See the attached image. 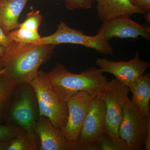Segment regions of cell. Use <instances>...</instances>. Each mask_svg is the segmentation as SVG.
Segmentation results:
<instances>
[{
    "label": "cell",
    "instance_id": "1",
    "mask_svg": "<svg viewBox=\"0 0 150 150\" xmlns=\"http://www.w3.org/2000/svg\"><path fill=\"white\" fill-rule=\"evenodd\" d=\"M55 46L13 41L1 57L6 73L18 85L29 84L37 76L41 65L51 58Z\"/></svg>",
    "mask_w": 150,
    "mask_h": 150
},
{
    "label": "cell",
    "instance_id": "2",
    "mask_svg": "<svg viewBox=\"0 0 150 150\" xmlns=\"http://www.w3.org/2000/svg\"><path fill=\"white\" fill-rule=\"evenodd\" d=\"M47 79L53 88L67 102L76 93L85 91L99 97L108 81L99 68L91 67L79 74L69 71L64 65L57 63L49 72Z\"/></svg>",
    "mask_w": 150,
    "mask_h": 150
},
{
    "label": "cell",
    "instance_id": "3",
    "mask_svg": "<svg viewBox=\"0 0 150 150\" xmlns=\"http://www.w3.org/2000/svg\"><path fill=\"white\" fill-rule=\"evenodd\" d=\"M29 84L35 93L39 116L48 118L54 127L60 131L64 127L68 119L67 102L58 95L47 79L46 73L42 70L38 71Z\"/></svg>",
    "mask_w": 150,
    "mask_h": 150
},
{
    "label": "cell",
    "instance_id": "4",
    "mask_svg": "<svg viewBox=\"0 0 150 150\" xmlns=\"http://www.w3.org/2000/svg\"><path fill=\"white\" fill-rule=\"evenodd\" d=\"M129 87L115 78L108 82L99 97L106 106L105 133L118 139V129L123 118L124 107L130 100Z\"/></svg>",
    "mask_w": 150,
    "mask_h": 150
},
{
    "label": "cell",
    "instance_id": "5",
    "mask_svg": "<svg viewBox=\"0 0 150 150\" xmlns=\"http://www.w3.org/2000/svg\"><path fill=\"white\" fill-rule=\"evenodd\" d=\"M150 128V118L130 99L124 107L123 119L118 129L119 138L126 143L129 150H142Z\"/></svg>",
    "mask_w": 150,
    "mask_h": 150
},
{
    "label": "cell",
    "instance_id": "6",
    "mask_svg": "<svg viewBox=\"0 0 150 150\" xmlns=\"http://www.w3.org/2000/svg\"><path fill=\"white\" fill-rule=\"evenodd\" d=\"M106 106L100 97L94 101L72 150H100V141L105 131Z\"/></svg>",
    "mask_w": 150,
    "mask_h": 150
},
{
    "label": "cell",
    "instance_id": "7",
    "mask_svg": "<svg viewBox=\"0 0 150 150\" xmlns=\"http://www.w3.org/2000/svg\"><path fill=\"white\" fill-rule=\"evenodd\" d=\"M63 43L77 44L91 48L105 55H113V49L108 41L99 35H86L80 30L71 28L65 22L60 21L56 32L52 35L41 37L32 45H59Z\"/></svg>",
    "mask_w": 150,
    "mask_h": 150
},
{
    "label": "cell",
    "instance_id": "8",
    "mask_svg": "<svg viewBox=\"0 0 150 150\" xmlns=\"http://www.w3.org/2000/svg\"><path fill=\"white\" fill-rule=\"evenodd\" d=\"M21 85V87L18 89V86L17 87L8 112L11 119L35 141L34 130L36 121L35 93L30 84Z\"/></svg>",
    "mask_w": 150,
    "mask_h": 150
},
{
    "label": "cell",
    "instance_id": "9",
    "mask_svg": "<svg viewBox=\"0 0 150 150\" xmlns=\"http://www.w3.org/2000/svg\"><path fill=\"white\" fill-rule=\"evenodd\" d=\"M97 97L85 91L76 93L67 100L68 114L66 125L60 131L68 141L75 143Z\"/></svg>",
    "mask_w": 150,
    "mask_h": 150
},
{
    "label": "cell",
    "instance_id": "10",
    "mask_svg": "<svg viewBox=\"0 0 150 150\" xmlns=\"http://www.w3.org/2000/svg\"><path fill=\"white\" fill-rule=\"evenodd\" d=\"M95 63L102 72L110 73L128 86L144 75L150 67V62L141 60L139 51L136 52L133 59L128 62H115L98 58Z\"/></svg>",
    "mask_w": 150,
    "mask_h": 150
},
{
    "label": "cell",
    "instance_id": "11",
    "mask_svg": "<svg viewBox=\"0 0 150 150\" xmlns=\"http://www.w3.org/2000/svg\"><path fill=\"white\" fill-rule=\"evenodd\" d=\"M96 35L108 42L116 38L135 39L140 36L150 40V28L139 24L129 16H121L103 23Z\"/></svg>",
    "mask_w": 150,
    "mask_h": 150
},
{
    "label": "cell",
    "instance_id": "12",
    "mask_svg": "<svg viewBox=\"0 0 150 150\" xmlns=\"http://www.w3.org/2000/svg\"><path fill=\"white\" fill-rule=\"evenodd\" d=\"M34 130L40 140L39 150H72L73 143L68 141L46 117L39 116Z\"/></svg>",
    "mask_w": 150,
    "mask_h": 150
},
{
    "label": "cell",
    "instance_id": "13",
    "mask_svg": "<svg viewBox=\"0 0 150 150\" xmlns=\"http://www.w3.org/2000/svg\"><path fill=\"white\" fill-rule=\"evenodd\" d=\"M100 20L102 22L118 17L147 13L133 5L130 0H95Z\"/></svg>",
    "mask_w": 150,
    "mask_h": 150
},
{
    "label": "cell",
    "instance_id": "14",
    "mask_svg": "<svg viewBox=\"0 0 150 150\" xmlns=\"http://www.w3.org/2000/svg\"><path fill=\"white\" fill-rule=\"evenodd\" d=\"M29 0H0V25L6 34L18 28V19Z\"/></svg>",
    "mask_w": 150,
    "mask_h": 150
},
{
    "label": "cell",
    "instance_id": "15",
    "mask_svg": "<svg viewBox=\"0 0 150 150\" xmlns=\"http://www.w3.org/2000/svg\"><path fill=\"white\" fill-rule=\"evenodd\" d=\"M132 100L146 117L150 118V74L145 73L129 86Z\"/></svg>",
    "mask_w": 150,
    "mask_h": 150
},
{
    "label": "cell",
    "instance_id": "16",
    "mask_svg": "<svg viewBox=\"0 0 150 150\" xmlns=\"http://www.w3.org/2000/svg\"><path fill=\"white\" fill-rule=\"evenodd\" d=\"M18 85L6 71L0 76V121L7 116L12 100Z\"/></svg>",
    "mask_w": 150,
    "mask_h": 150
},
{
    "label": "cell",
    "instance_id": "17",
    "mask_svg": "<svg viewBox=\"0 0 150 150\" xmlns=\"http://www.w3.org/2000/svg\"><path fill=\"white\" fill-rule=\"evenodd\" d=\"M36 142L23 131L13 139L9 141L6 150H34L38 149Z\"/></svg>",
    "mask_w": 150,
    "mask_h": 150
},
{
    "label": "cell",
    "instance_id": "18",
    "mask_svg": "<svg viewBox=\"0 0 150 150\" xmlns=\"http://www.w3.org/2000/svg\"><path fill=\"white\" fill-rule=\"evenodd\" d=\"M7 35L12 41L26 44H34L41 38L38 32L20 28L12 30Z\"/></svg>",
    "mask_w": 150,
    "mask_h": 150
},
{
    "label": "cell",
    "instance_id": "19",
    "mask_svg": "<svg viewBox=\"0 0 150 150\" xmlns=\"http://www.w3.org/2000/svg\"><path fill=\"white\" fill-rule=\"evenodd\" d=\"M100 150H129L125 142L120 138H112L105 133L100 141Z\"/></svg>",
    "mask_w": 150,
    "mask_h": 150
},
{
    "label": "cell",
    "instance_id": "20",
    "mask_svg": "<svg viewBox=\"0 0 150 150\" xmlns=\"http://www.w3.org/2000/svg\"><path fill=\"white\" fill-rule=\"evenodd\" d=\"M42 21V16L40 11L31 8V11L27 14L24 21L19 23V28L38 32Z\"/></svg>",
    "mask_w": 150,
    "mask_h": 150
},
{
    "label": "cell",
    "instance_id": "21",
    "mask_svg": "<svg viewBox=\"0 0 150 150\" xmlns=\"http://www.w3.org/2000/svg\"><path fill=\"white\" fill-rule=\"evenodd\" d=\"M24 131L17 126L4 125L0 123V142H8Z\"/></svg>",
    "mask_w": 150,
    "mask_h": 150
},
{
    "label": "cell",
    "instance_id": "22",
    "mask_svg": "<svg viewBox=\"0 0 150 150\" xmlns=\"http://www.w3.org/2000/svg\"><path fill=\"white\" fill-rule=\"evenodd\" d=\"M95 0H64L67 9L73 11L79 9H88L92 6Z\"/></svg>",
    "mask_w": 150,
    "mask_h": 150
},
{
    "label": "cell",
    "instance_id": "23",
    "mask_svg": "<svg viewBox=\"0 0 150 150\" xmlns=\"http://www.w3.org/2000/svg\"><path fill=\"white\" fill-rule=\"evenodd\" d=\"M133 5L144 11L150 12V0H130Z\"/></svg>",
    "mask_w": 150,
    "mask_h": 150
},
{
    "label": "cell",
    "instance_id": "24",
    "mask_svg": "<svg viewBox=\"0 0 150 150\" xmlns=\"http://www.w3.org/2000/svg\"><path fill=\"white\" fill-rule=\"evenodd\" d=\"M12 42L0 25V46L7 48Z\"/></svg>",
    "mask_w": 150,
    "mask_h": 150
},
{
    "label": "cell",
    "instance_id": "25",
    "mask_svg": "<svg viewBox=\"0 0 150 150\" xmlns=\"http://www.w3.org/2000/svg\"><path fill=\"white\" fill-rule=\"evenodd\" d=\"M144 148L146 150H150V128L148 131L147 135L146 137Z\"/></svg>",
    "mask_w": 150,
    "mask_h": 150
},
{
    "label": "cell",
    "instance_id": "26",
    "mask_svg": "<svg viewBox=\"0 0 150 150\" xmlns=\"http://www.w3.org/2000/svg\"><path fill=\"white\" fill-rule=\"evenodd\" d=\"M5 72L4 64L1 58H0V76Z\"/></svg>",
    "mask_w": 150,
    "mask_h": 150
},
{
    "label": "cell",
    "instance_id": "27",
    "mask_svg": "<svg viewBox=\"0 0 150 150\" xmlns=\"http://www.w3.org/2000/svg\"><path fill=\"white\" fill-rule=\"evenodd\" d=\"M8 142H0V150H6Z\"/></svg>",
    "mask_w": 150,
    "mask_h": 150
},
{
    "label": "cell",
    "instance_id": "28",
    "mask_svg": "<svg viewBox=\"0 0 150 150\" xmlns=\"http://www.w3.org/2000/svg\"><path fill=\"white\" fill-rule=\"evenodd\" d=\"M7 51V48L4 46H0V58L4 56Z\"/></svg>",
    "mask_w": 150,
    "mask_h": 150
},
{
    "label": "cell",
    "instance_id": "29",
    "mask_svg": "<svg viewBox=\"0 0 150 150\" xmlns=\"http://www.w3.org/2000/svg\"><path fill=\"white\" fill-rule=\"evenodd\" d=\"M145 18L146 21L149 24L150 23V12H148L147 13L145 14Z\"/></svg>",
    "mask_w": 150,
    "mask_h": 150
},
{
    "label": "cell",
    "instance_id": "30",
    "mask_svg": "<svg viewBox=\"0 0 150 150\" xmlns=\"http://www.w3.org/2000/svg\"><path fill=\"white\" fill-rule=\"evenodd\" d=\"M56 1H64V0H56Z\"/></svg>",
    "mask_w": 150,
    "mask_h": 150
}]
</instances>
